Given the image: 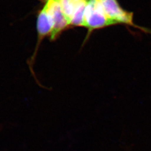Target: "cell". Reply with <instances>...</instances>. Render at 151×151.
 Returning <instances> with one entry per match:
<instances>
[{
    "label": "cell",
    "instance_id": "obj_1",
    "mask_svg": "<svg viewBox=\"0 0 151 151\" xmlns=\"http://www.w3.org/2000/svg\"><path fill=\"white\" fill-rule=\"evenodd\" d=\"M113 25L104 10L100 0H87L84 18V27L89 31Z\"/></svg>",
    "mask_w": 151,
    "mask_h": 151
},
{
    "label": "cell",
    "instance_id": "obj_2",
    "mask_svg": "<svg viewBox=\"0 0 151 151\" xmlns=\"http://www.w3.org/2000/svg\"><path fill=\"white\" fill-rule=\"evenodd\" d=\"M44 7L53 24V30L50 37L51 40H54L70 25L69 22L62 9L60 0H47Z\"/></svg>",
    "mask_w": 151,
    "mask_h": 151
},
{
    "label": "cell",
    "instance_id": "obj_3",
    "mask_svg": "<svg viewBox=\"0 0 151 151\" xmlns=\"http://www.w3.org/2000/svg\"><path fill=\"white\" fill-rule=\"evenodd\" d=\"M104 10L108 19L114 24H125L135 26L133 14L123 10L116 0H100Z\"/></svg>",
    "mask_w": 151,
    "mask_h": 151
},
{
    "label": "cell",
    "instance_id": "obj_4",
    "mask_svg": "<svg viewBox=\"0 0 151 151\" xmlns=\"http://www.w3.org/2000/svg\"><path fill=\"white\" fill-rule=\"evenodd\" d=\"M86 0H60L62 9L70 25L71 17L76 9Z\"/></svg>",
    "mask_w": 151,
    "mask_h": 151
},
{
    "label": "cell",
    "instance_id": "obj_5",
    "mask_svg": "<svg viewBox=\"0 0 151 151\" xmlns=\"http://www.w3.org/2000/svg\"><path fill=\"white\" fill-rule=\"evenodd\" d=\"M87 0L85 1L76 10L71 17L70 25L77 27H84L85 12Z\"/></svg>",
    "mask_w": 151,
    "mask_h": 151
}]
</instances>
